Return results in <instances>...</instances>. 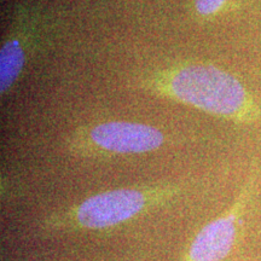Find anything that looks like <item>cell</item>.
I'll return each instance as SVG.
<instances>
[{"mask_svg": "<svg viewBox=\"0 0 261 261\" xmlns=\"http://www.w3.org/2000/svg\"><path fill=\"white\" fill-rule=\"evenodd\" d=\"M138 89L236 123L261 121V106L230 71L205 62L151 69L136 79Z\"/></svg>", "mask_w": 261, "mask_h": 261, "instance_id": "6da1fadb", "label": "cell"}, {"mask_svg": "<svg viewBox=\"0 0 261 261\" xmlns=\"http://www.w3.org/2000/svg\"><path fill=\"white\" fill-rule=\"evenodd\" d=\"M181 185L161 182L98 192L79 203L52 212L42 221L50 231L107 230L171 203L181 195Z\"/></svg>", "mask_w": 261, "mask_h": 261, "instance_id": "7a4b0ae2", "label": "cell"}, {"mask_svg": "<svg viewBox=\"0 0 261 261\" xmlns=\"http://www.w3.org/2000/svg\"><path fill=\"white\" fill-rule=\"evenodd\" d=\"M166 136L143 122L108 120L75 128L65 138V148L80 158H112L148 154L161 148Z\"/></svg>", "mask_w": 261, "mask_h": 261, "instance_id": "3957f363", "label": "cell"}, {"mask_svg": "<svg viewBox=\"0 0 261 261\" xmlns=\"http://www.w3.org/2000/svg\"><path fill=\"white\" fill-rule=\"evenodd\" d=\"M50 35L37 12L24 9L16 14L0 48L2 97L14 89L29 62L47 45Z\"/></svg>", "mask_w": 261, "mask_h": 261, "instance_id": "277c9868", "label": "cell"}, {"mask_svg": "<svg viewBox=\"0 0 261 261\" xmlns=\"http://www.w3.org/2000/svg\"><path fill=\"white\" fill-rule=\"evenodd\" d=\"M253 190L254 178H250L233 203L198 231L182 261H221L230 254Z\"/></svg>", "mask_w": 261, "mask_h": 261, "instance_id": "5b68a950", "label": "cell"}, {"mask_svg": "<svg viewBox=\"0 0 261 261\" xmlns=\"http://www.w3.org/2000/svg\"><path fill=\"white\" fill-rule=\"evenodd\" d=\"M230 0H195V10L202 17L218 15Z\"/></svg>", "mask_w": 261, "mask_h": 261, "instance_id": "8992f818", "label": "cell"}]
</instances>
